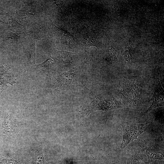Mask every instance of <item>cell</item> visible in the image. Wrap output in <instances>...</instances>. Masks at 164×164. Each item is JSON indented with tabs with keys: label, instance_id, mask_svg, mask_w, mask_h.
I'll return each instance as SVG.
<instances>
[{
	"label": "cell",
	"instance_id": "8",
	"mask_svg": "<svg viewBox=\"0 0 164 164\" xmlns=\"http://www.w3.org/2000/svg\"><path fill=\"white\" fill-rule=\"evenodd\" d=\"M0 164H24L18 157L10 156L5 154L0 153Z\"/></svg>",
	"mask_w": 164,
	"mask_h": 164
},
{
	"label": "cell",
	"instance_id": "2",
	"mask_svg": "<svg viewBox=\"0 0 164 164\" xmlns=\"http://www.w3.org/2000/svg\"><path fill=\"white\" fill-rule=\"evenodd\" d=\"M136 78L125 80L121 85V91L131 104L135 107L140 106L139 84Z\"/></svg>",
	"mask_w": 164,
	"mask_h": 164
},
{
	"label": "cell",
	"instance_id": "12",
	"mask_svg": "<svg viewBox=\"0 0 164 164\" xmlns=\"http://www.w3.org/2000/svg\"><path fill=\"white\" fill-rule=\"evenodd\" d=\"M35 42L32 43L31 47L28 53V58L30 63L33 65H35Z\"/></svg>",
	"mask_w": 164,
	"mask_h": 164
},
{
	"label": "cell",
	"instance_id": "3",
	"mask_svg": "<svg viewBox=\"0 0 164 164\" xmlns=\"http://www.w3.org/2000/svg\"><path fill=\"white\" fill-rule=\"evenodd\" d=\"M123 105L120 101L113 97L109 99L96 100L91 105V111L98 110H108L122 107Z\"/></svg>",
	"mask_w": 164,
	"mask_h": 164
},
{
	"label": "cell",
	"instance_id": "11",
	"mask_svg": "<svg viewBox=\"0 0 164 164\" xmlns=\"http://www.w3.org/2000/svg\"><path fill=\"white\" fill-rule=\"evenodd\" d=\"M53 60L50 54L49 58L45 61L37 65V67L40 69L44 70L51 67L53 64Z\"/></svg>",
	"mask_w": 164,
	"mask_h": 164
},
{
	"label": "cell",
	"instance_id": "4",
	"mask_svg": "<svg viewBox=\"0 0 164 164\" xmlns=\"http://www.w3.org/2000/svg\"><path fill=\"white\" fill-rule=\"evenodd\" d=\"M164 90L160 82L158 74L156 79V87L152 97L150 101H152L151 105L144 114H146L152 110L158 107L164 106Z\"/></svg>",
	"mask_w": 164,
	"mask_h": 164
},
{
	"label": "cell",
	"instance_id": "14",
	"mask_svg": "<svg viewBox=\"0 0 164 164\" xmlns=\"http://www.w3.org/2000/svg\"><path fill=\"white\" fill-rule=\"evenodd\" d=\"M1 111H0V118H1Z\"/></svg>",
	"mask_w": 164,
	"mask_h": 164
},
{
	"label": "cell",
	"instance_id": "1",
	"mask_svg": "<svg viewBox=\"0 0 164 164\" xmlns=\"http://www.w3.org/2000/svg\"><path fill=\"white\" fill-rule=\"evenodd\" d=\"M151 125V123L150 122L142 124L122 123L121 126L123 135L120 148H125L129 143L138 139V137L149 129Z\"/></svg>",
	"mask_w": 164,
	"mask_h": 164
},
{
	"label": "cell",
	"instance_id": "6",
	"mask_svg": "<svg viewBox=\"0 0 164 164\" xmlns=\"http://www.w3.org/2000/svg\"><path fill=\"white\" fill-rule=\"evenodd\" d=\"M146 155L151 161L155 159H163V149L154 145H147L145 148Z\"/></svg>",
	"mask_w": 164,
	"mask_h": 164
},
{
	"label": "cell",
	"instance_id": "13",
	"mask_svg": "<svg viewBox=\"0 0 164 164\" xmlns=\"http://www.w3.org/2000/svg\"><path fill=\"white\" fill-rule=\"evenodd\" d=\"M66 164H75L73 160L67 159L66 160Z\"/></svg>",
	"mask_w": 164,
	"mask_h": 164
},
{
	"label": "cell",
	"instance_id": "10",
	"mask_svg": "<svg viewBox=\"0 0 164 164\" xmlns=\"http://www.w3.org/2000/svg\"><path fill=\"white\" fill-rule=\"evenodd\" d=\"M117 53L116 50L112 46H110L108 48L106 58L109 62H113L117 59Z\"/></svg>",
	"mask_w": 164,
	"mask_h": 164
},
{
	"label": "cell",
	"instance_id": "7",
	"mask_svg": "<svg viewBox=\"0 0 164 164\" xmlns=\"http://www.w3.org/2000/svg\"><path fill=\"white\" fill-rule=\"evenodd\" d=\"M43 147L41 143H39L33 151L31 161L29 164H55L49 163L45 159L43 153Z\"/></svg>",
	"mask_w": 164,
	"mask_h": 164
},
{
	"label": "cell",
	"instance_id": "9",
	"mask_svg": "<svg viewBox=\"0 0 164 164\" xmlns=\"http://www.w3.org/2000/svg\"><path fill=\"white\" fill-rule=\"evenodd\" d=\"M127 164H142L141 158L136 151H132L128 155Z\"/></svg>",
	"mask_w": 164,
	"mask_h": 164
},
{
	"label": "cell",
	"instance_id": "5",
	"mask_svg": "<svg viewBox=\"0 0 164 164\" xmlns=\"http://www.w3.org/2000/svg\"><path fill=\"white\" fill-rule=\"evenodd\" d=\"M2 133L7 135H11L15 131V127L11 115L5 112L2 120Z\"/></svg>",
	"mask_w": 164,
	"mask_h": 164
}]
</instances>
